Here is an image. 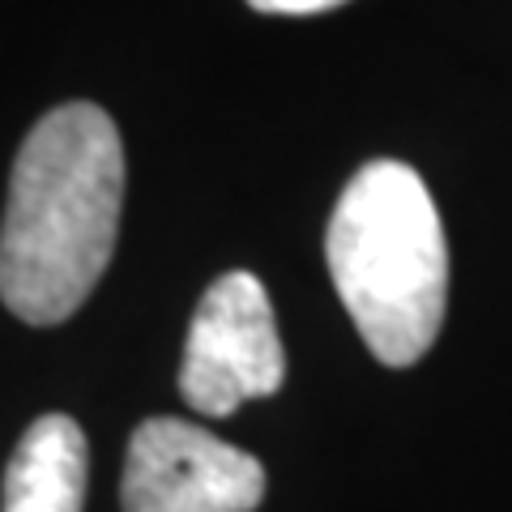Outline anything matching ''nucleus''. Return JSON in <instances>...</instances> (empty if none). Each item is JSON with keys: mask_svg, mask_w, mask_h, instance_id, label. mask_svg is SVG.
Returning <instances> with one entry per match:
<instances>
[{"mask_svg": "<svg viewBox=\"0 0 512 512\" xmlns=\"http://www.w3.org/2000/svg\"><path fill=\"white\" fill-rule=\"evenodd\" d=\"M325 261L367 350L384 367L419 363L448 303V244L423 175L397 158L363 163L333 205Z\"/></svg>", "mask_w": 512, "mask_h": 512, "instance_id": "f03ea898", "label": "nucleus"}, {"mask_svg": "<svg viewBox=\"0 0 512 512\" xmlns=\"http://www.w3.org/2000/svg\"><path fill=\"white\" fill-rule=\"evenodd\" d=\"M86 478V431L69 414H43L9 457L0 512H82Z\"/></svg>", "mask_w": 512, "mask_h": 512, "instance_id": "39448f33", "label": "nucleus"}, {"mask_svg": "<svg viewBox=\"0 0 512 512\" xmlns=\"http://www.w3.org/2000/svg\"><path fill=\"white\" fill-rule=\"evenodd\" d=\"M124 210V146L94 103H64L30 128L0 222V299L26 325L69 320L111 265Z\"/></svg>", "mask_w": 512, "mask_h": 512, "instance_id": "f257e3e1", "label": "nucleus"}, {"mask_svg": "<svg viewBox=\"0 0 512 512\" xmlns=\"http://www.w3.org/2000/svg\"><path fill=\"white\" fill-rule=\"evenodd\" d=\"M286 380L274 303L248 269L222 274L188 325L180 393L192 410L227 419L252 397H274Z\"/></svg>", "mask_w": 512, "mask_h": 512, "instance_id": "7ed1b4c3", "label": "nucleus"}, {"mask_svg": "<svg viewBox=\"0 0 512 512\" xmlns=\"http://www.w3.org/2000/svg\"><path fill=\"white\" fill-rule=\"evenodd\" d=\"M256 13H278V18H308V13L338 9L346 0H248Z\"/></svg>", "mask_w": 512, "mask_h": 512, "instance_id": "423d86ee", "label": "nucleus"}, {"mask_svg": "<svg viewBox=\"0 0 512 512\" xmlns=\"http://www.w3.org/2000/svg\"><path fill=\"white\" fill-rule=\"evenodd\" d=\"M124 512H252L265 466L184 419H146L124 453Z\"/></svg>", "mask_w": 512, "mask_h": 512, "instance_id": "20e7f679", "label": "nucleus"}]
</instances>
